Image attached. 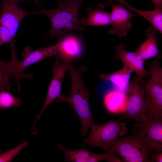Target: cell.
Instances as JSON below:
<instances>
[{
  "label": "cell",
  "mask_w": 162,
  "mask_h": 162,
  "mask_svg": "<svg viewBox=\"0 0 162 162\" xmlns=\"http://www.w3.org/2000/svg\"><path fill=\"white\" fill-rule=\"evenodd\" d=\"M108 148L117 152L122 162H151L150 152L137 133L125 138L117 137L104 149Z\"/></svg>",
  "instance_id": "5b68a950"
},
{
  "label": "cell",
  "mask_w": 162,
  "mask_h": 162,
  "mask_svg": "<svg viewBox=\"0 0 162 162\" xmlns=\"http://www.w3.org/2000/svg\"><path fill=\"white\" fill-rule=\"evenodd\" d=\"M111 5L112 10L110 13V25L112 28L109 30V33L119 37H125L133 26L130 19L137 15L135 13H132L129 10L119 4L112 3Z\"/></svg>",
  "instance_id": "30bf717a"
},
{
  "label": "cell",
  "mask_w": 162,
  "mask_h": 162,
  "mask_svg": "<svg viewBox=\"0 0 162 162\" xmlns=\"http://www.w3.org/2000/svg\"><path fill=\"white\" fill-rule=\"evenodd\" d=\"M84 140V143L91 147L96 146L104 149L119 136H122L127 132L125 124L118 120H112L100 125L95 124Z\"/></svg>",
  "instance_id": "8992f818"
},
{
  "label": "cell",
  "mask_w": 162,
  "mask_h": 162,
  "mask_svg": "<svg viewBox=\"0 0 162 162\" xmlns=\"http://www.w3.org/2000/svg\"><path fill=\"white\" fill-rule=\"evenodd\" d=\"M59 44L47 47L32 50L28 53L23 60L20 61L16 56L15 48L11 49L12 59L10 62L7 63V67L11 78H13L17 86V90L21 89L20 81L23 78L32 79L33 74H26L23 72L27 67L42 60L55 56L59 50Z\"/></svg>",
  "instance_id": "277c9868"
},
{
  "label": "cell",
  "mask_w": 162,
  "mask_h": 162,
  "mask_svg": "<svg viewBox=\"0 0 162 162\" xmlns=\"http://www.w3.org/2000/svg\"><path fill=\"white\" fill-rule=\"evenodd\" d=\"M10 0L15 2L18 3L19 2H24V1L29 0ZM33 0L35 2H38L37 0Z\"/></svg>",
  "instance_id": "484cf974"
},
{
  "label": "cell",
  "mask_w": 162,
  "mask_h": 162,
  "mask_svg": "<svg viewBox=\"0 0 162 162\" xmlns=\"http://www.w3.org/2000/svg\"><path fill=\"white\" fill-rule=\"evenodd\" d=\"M81 38L72 34L62 36L59 39V50L55 58L70 63L78 58L83 51Z\"/></svg>",
  "instance_id": "7c38bea8"
},
{
  "label": "cell",
  "mask_w": 162,
  "mask_h": 162,
  "mask_svg": "<svg viewBox=\"0 0 162 162\" xmlns=\"http://www.w3.org/2000/svg\"><path fill=\"white\" fill-rule=\"evenodd\" d=\"M140 81L136 75L130 84L124 112L128 118L136 121L138 124L144 122L149 118L146 114L145 91Z\"/></svg>",
  "instance_id": "52a82bcc"
},
{
  "label": "cell",
  "mask_w": 162,
  "mask_h": 162,
  "mask_svg": "<svg viewBox=\"0 0 162 162\" xmlns=\"http://www.w3.org/2000/svg\"><path fill=\"white\" fill-rule=\"evenodd\" d=\"M150 159L151 162H162V152L161 151L157 153L155 155H152V157Z\"/></svg>",
  "instance_id": "cb8c5ba5"
},
{
  "label": "cell",
  "mask_w": 162,
  "mask_h": 162,
  "mask_svg": "<svg viewBox=\"0 0 162 162\" xmlns=\"http://www.w3.org/2000/svg\"><path fill=\"white\" fill-rule=\"evenodd\" d=\"M29 13L19 7L18 3L10 0H2L0 24L11 32L14 38L21 20Z\"/></svg>",
  "instance_id": "8fae6325"
},
{
  "label": "cell",
  "mask_w": 162,
  "mask_h": 162,
  "mask_svg": "<svg viewBox=\"0 0 162 162\" xmlns=\"http://www.w3.org/2000/svg\"><path fill=\"white\" fill-rule=\"evenodd\" d=\"M132 71L126 67L112 73L100 74L99 79L108 80L114 84L117 89L127 93L130 84L129 80Z\"/></svg>",
  "instance_id": "ac0fdd59"
},
{
  "label": "cell",
  "mask_w": 162,
  "mask_h": 162,
  "mask_svg": "<svg viewBox=\"0 0 162 162\" xmlns=\"http://www.w3.org/2000/svg\"><path fill=\"white\" fill-rule=\"evenodd\" d=\"M40 0H37L38 2H39V1Z\"/></svg>",
  "instance_id": "83f0119b"
},
{
  "label": "cell",
  "mask_w": 162,
  "mask_h": 162,
  "mask_svg": "<svg viewBox=\"0 0 162 162\" xmlns=\"http://www.w3.org/2000/svg\"><path fill=\"white\" fill-rule=\"evenodd\" d=\"M13 38L11 32L0 24V46L5 43L10 42Z\"/></svg>",
  "instance_id": "603a6c76"
},
{
  "label": "cell",
  "mask_w": 162,
  "mask_h": 162,
  "mask_svg": "<svg viewBox=\"0 0 162 162\" xmlns=\"http://www.w3.org/2000/svg\"><path fill=\"white\" fill-rule=\"evenodd\" d=\"M158 32L153 26L148 28L145 34L147 39L135 51L144 61L151 58L161 56L156 36Z\"/></svg>",
  "instance_id": "9a60e30c"
},
{
  "label": "cell",
  "mask_w": 162,
  "mask_h": 162,
  "mask_svg": "<svg viewBox=\"0 0 162 162\" xmlns=\"http://www.w3.org/2000/svg\"><path fill=\"white\" fill-rule=\"evenodd\" d=\"M119 4L128 10L135 13L145 19L162 33V10L154 9L152 10H144L136 9L129 4L125 0H120Z\"/></svg>",
  "instance_id": "d6986e66"
},
{
  "label": "cell",
  "mask_w": 162,
  "mask_h": 162,
  "mask_svg": "<svg viewBox=\"0 0 162 162\" xmlns=\"http://www.w3.org/2000/svg\"><path fill=\"white\" fill-rule=\"evenodd\" d=\"M72 63L61 61L55 58L54 65L52 67V78L48 90L45 101L40 112L36 116V119L32 124L31 130L37 131L36 125L40 118L44 112L55 100L57 99L61 93L62 85L64 75L68 70Z\"/></svg>",
  "instance_id": "ba28073f"
},
{
  "label": "cell",
  "mask_w": 162,
  "mask_h": 162,
  "mask_svg": "<svg viewBox=\"0 0 162 162\" xmlns=\"http://www.w3.org/2000/svg\"><path fill=\"white\" fill-rule=\"evenodd\" d=\"M115 59H119L127 67L134 72L140 80L150 74L145 68V61L135 52L127 50L125 45L120 44L115 48Z\"/></svg>",
  "instance_id": "4fadbf2b"
},
{
  "label": "cell",
  "mask_w": 162,
  "mask_h": 162,
  "mask_svg": "<svg viewBox=\"0 0 162 162\" xmlns=\"http://www.w3.org/2000/svg\"><path fill=\"white\" fill-rule=\"evenodd\" d=\"M29 142L26 140L15 148L2 153L0 150V162H10L23 148L26 147Z\"/></svg>",
  "instance_id": "44dd1931"
},
{
  "label": "cell",
  "mask_w": 162,
  "mask_h": 162,
  "mask_svg": "<svg viewBox=\"0 0 162 162\" xmlns=\"http://www.w3.org/2000/svg\"><path fill=\"white\" fill-rule=\"evenodd\" d=\"M139 130L136 133L150 152L157 153L162 150V118H149L144 122L134 124Z\"/></svg>",
  "instance_id": "9c48e42d"
},
{
  "label": "cell",
  "mask_w": 162,
  "mask_h": 162,
  "mask_svg": "<svg viewBox=\"0 0 162 162\" xmlns=\"http://www.w3.org/2000/svg\"><path fill=\"white\" fill-rule=\"evenodd\" d=\"M86 68L83 65L79 68L72 64L68 70L71 78V86L68 94L66 96L61 93L57 99L58 102L63 101L68 104L76 112L81 121V135L84 136L89 128L94 125L89 104L90 93L86 88L82 75Z\"/></svg>",
  "instance_id": "7a4b0ae2"
},
{
  "label": "cell",
  "mask_w": 162,
  "mask_h": 162,
  "mask_svg": "<svg viewBox=\"0 0 162 162\" xmlns=\"http://www.w3.org/2000/svg\"><path fill=\"white\" fill-rule=\"evenodd\" d=\"M5 62L0 60V90H5L10 92L11 81L5 65Z\"/></svg>",
  "instance_id": "7402d4cb"
},
{
  "label": "cell",
  "mask_w": 162,
  "mask_h": 162,
  "mask_svg": "<svg viewBox=\"0 0 162 162\" xmlns=\"http://www.w3.org/2000/svg\"><path fill=\"white\" fill-rule=\"evenodd\" d=\"M154 7V9L162 10V0H151Z\"/></svg>",
  "instance_id": "d4e9b609"
},
{
  "label": "cell",
  "mask_w": 162,
  "mask_h": 162,
  "mask_svg": "<svg viewBox=\"0 0 162 162\" xmlns=\"http://www.w3.org/2000/svg\"><path fill=\"white\" fill-rule=\"evenodd\" d=\"M116 1L117 0H106V4L107 5H111L113 3L114 1Z\"/></svg>",
  "instance_id": "4316f807"
},
{
  "label": "cell",
  "mask_w": 162,
  "mask_h": 162,
  "mask_svg": "<svg viewBox=\"0 0 162 162\" xmlns=\"http://www.w3.org/2000/svg\"><path fill=\"white\" fill-rule=\"evenodd\" d=\"M85 0H58V6L53 9L42 8L32 14L46 15L51 22V28L46 35L47 38L58 37L60 39L65 33L77 32L82 38L86 29L79 21L78 13L80 7Z\"/></svg>",
  "instance_id": "6da1fadb"
},
{
  "label": "cell",
  "mask_w": 162,
  "mask_h": 162,
  "mask_svg": "<svg viewBox=\"0 0 162 162\" xmlns=\"http://www.w3.org/2000/svg\"><path fill=\"white\" fill-rule=\"evenodd\" d=\"M104 6L101 3L96 5L94 8L87 7V15L82 17L80 20L84 27L88 26H105L110 24V13L104 11Z\"/></svg>",
  "instance_id": "2e32d148"
},
{
  "label": "cell",
  "mask_w": 162,
  "mask_h": 162,
  "mask_svg": "<svg viewBox=\"0 0 162 162\" xmlns=\"http://www.w3.org/2000/svg\"><path fill=\"white\" fill-rule=\"evenodd\" d=\"M8 92L5 90H0V109L8 108L13 106L17 107L22 104L20 98L15 97Z\"/></svg>",
  "instance_id": "ffe728a7"
},
{
  "label": "cell",
  "mask_w": 162,
  "mask_h": 162,
  "mask_svg": "<svg viewBox=\"0 0 162 162\" xmlns=\"http://www.w3.org/2000/svg\"><path fill=\"white\" fill-rule=\"evenodd\" d=\"M58 147L64 153L65 160L73 162H98L105 160L113 162L114 155L110 152H106L102 154L94 153L87 150L85 146L76 150H70L66 148L61 144Z\"/></svg>",
  "instance_id": "5bb4252c"
},
{
  "label": "cell",
  "mask_w": 162,
  "mask_h": 162,
  "mask_svg": "<svg viewBox=\"0 0 162 162\" xmlns=\"http://www.w3.org/2000/svg\"><path fill=\"white\" fill-rule=\"evenodd\" d=\"M127 99V93L117 88L111 90L105 95L104 103L107 110L111 113H124Z\"/></svg>",
  "instance_id": "e0dca14e"
},
{
  "label": "cell",
  "mask_w": 162,
  "mask_h": 162,
  "mask_svg": "<svg viewBox=\"0 0 162 162\" xmlns=\"http://www.w3.org/2000/svg\"><path fill=\"white\" fill-rule=\"evenodd\" d=\"M161 58V56L155 57L152 62L147 64L151 77L143 80L146 114L149 118L162 117V68L158 62Z\"/></svg>",
  "instance_id": "3957f363"
}]
</instances>
